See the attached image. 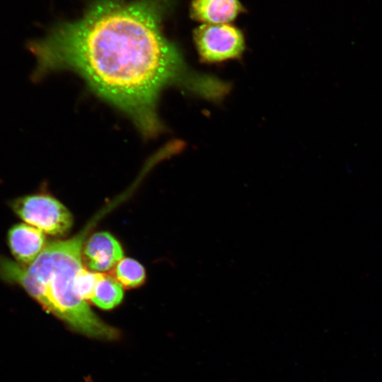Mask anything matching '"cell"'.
<instances>
[{
  "label": "cell",
  "mask_w": 382,
  "mask_h": 382,
  "mask_svg": "<svg viewBox=\"0 0 382 382\" xmlns=\"http://www.w3.org/2000/svg\"><path fill=\"white\" fill-rule=\"evenodd\" d=\"M175 0H94L83 15L61 22L27 48L37 82L59 71L80 76L100 98L126 114L146 137L163 126L157 104L163 89L178 86L218 101L228 83L191 70L162 30Z\"/></svg>",
  "instance_id": "obj_1"
},
{
  "label": "cell",
  "mask_w": 382,
  "mask_h": 382,
  "mask_svg": "<svg viewBox=\"0 0 382 382\" xmlns=\"http://www.w3.org/2000/svg\"><path fill=\"white\" fill-rule=\"evenodd\" d=\"M9 206L25 223L49 235H64L73 225L69 210L45 192L18 197L9 202Z\"/></svg>",
  "instance_id": "obj_3"
},
{
  "label": "cell",
  "mask_w": 382,
  "mask_h": 382,
  "mask_svg": "<svg viewBox=\"0 0 382 382\" xmlns=\"http://www.w3.org/2000/svg\"><path fill=\"white\" fill-rule=\"evenodd\" d=\"M111 207H105L77 234L51 241L30 264L21 265L0 256V278L21 286L47 311L89 337L115 340L119 331L98 318L74 290L83 267V249L91 228Z\"/></svg>",
  "instance_id": "obj_2"
},
{
  "label": "cell",
  "mask_w": 382,
  "mask_h": 382,
  "mask_svg": "<svg viewBox=\"0 0 382 382\" xmlns=\"http://www.w3.org/2000/svg\"><path fill=\"white\" fill-rule=\"evenodd\" d=\"M103 277V275L99 272H91L83 268L78 272L75 278L74 290L76 294L84 301H91L97 284Z\"/></svg>",
  "instance_id": "obj_10"
},
{
  "label": "cell",
  "mask_w": 382,
  "mask_h": 382,
  "mask_svg": "<svg viewBox=\"0 0 382 382\" xmlns=\"http://www.w3.org/2000/svg\"><path fill=\"white\" fill-rule=\"evenodd\" d=\"M243 10L238 0H192L190 16L204 24H226Z\"/></svg>",
  "instance_id": "obj_7"
},
{
  "label": "cell",
  "mask_w": 382,
  "mask_h": 382,
  "mask_svg": "<svg viewBox=\"0 0 382 382\" xmlns=\"http://www.w3.org/2000/svg\"><path fill=\"white\" fill-rule=\"evenodd\" d=\"M122 286L110 277L104 276L98 282L91 301L103 309H111L122 300Z\"/></svg>",
  "instance_id": "obj_8"
},
{
  "label": "cell",
  "mask_w": 382,
  "mask_h": 382,
  "mask_svg": "<svg viewBox=\"0 0 382 382\" xmlns=\"http://www.w3.org/2000/svg\"><path fill=\"white\" fill-rule=\"evenodd\" d=\"M7 242L16 262H33L47 245L44 232L28 224H17L8 230Z\"/></svg>",
  "instance_id": "obj_6"
},
{
  "label": "cell",
  "mask_w": 382,
  "mask_h": 382,
  "mask_svg": "<svg viewBox=\"0 0 382 382\" xmlns=\"http://www.w3.org/2000/svg\"><path fill=\"white\" fill-rule=\"evenodd\" d=\"M117 281L126 288H134L141 285L146 277L144 267L137 260L125 257L117 264L115 271Z\"/></svg>",
  "instance_id": "obj_9"
},
{
  "label": "cell",
  "mask_w": 382,
  "mask_h": 382,
  "mask_svg": "<svg viewBox=\"0 0 382 382\" xmlns=\"http://www.w3.org/2000/svg\"><path fill=\"white\" fill-rule=\"evenodd\" d=\"M83 257L87 267L99 272L112 269L123 258L119 241L110 233L96 232L85 242Z\"/></svg>",
  "instance_id": "obj_5"
},
{
  "label": "cell",
  "mask_w": 382,
  "mask_h": 382,
  "mask_svg": "<svg viewBox=\"0 0 382 382\" xmlns=\"http://www.w3.org/2000/svg\"><path fill=\"white\" fill-rule=\"evenodd\" d=\"M194 40L202 60L221 62L239 57L245 48L241 31L228 24H202L194 31Z\"/></svg>",
  "instance_id": "obj_4"
}]
</instances>
